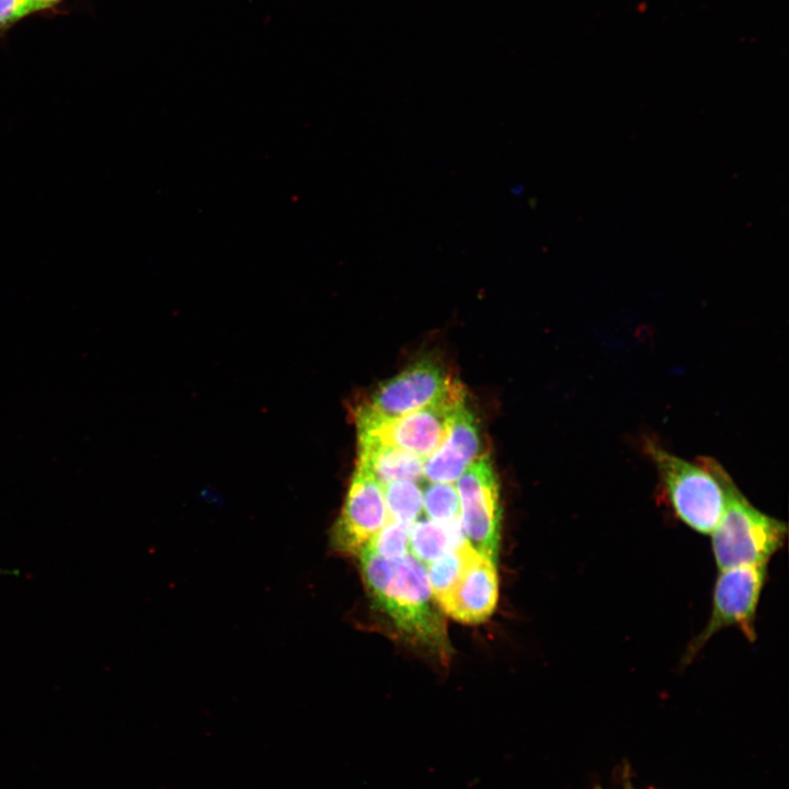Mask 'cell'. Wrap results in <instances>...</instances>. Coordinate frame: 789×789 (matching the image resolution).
<instances>
[{"label":"cell","mask_w":789,"mask_h":789,"mask_svg":"<svg viewBox=\"0 0 789 789\" xmlns=\"http://www.w3.org/2000/svg\"><path fill=\"white\" fill-rule=\"evenodd\" d=\"M357 556L363 581L377 608L408 639L446 658V628L426 567L411 553L388 560L367 546Z\"/></svg>","instance_id":"6da1fadb"},{"label":"cell","mask_w":789,"mask_h":789,"mask_svg":"<svg viewBox=\"0 0 789 789\" xmlns=\"http://www.w3.org/2000/svg\"><path fill=\"white\" fill-rule=\"evenodd\" d=\"M644 449L674 515L693 530L711 534L724 511L731 480L728 472L711 458L701 457L690 462L650 439Z\"/></svg>","instance_id":"7a4b0ae2"},{"label":"cell","mask_w":789,"mask_h":789,"mask_svg":"<svg viewBox=\"0 0 789 789\" xmlns=\"http://www.w3.org/2000/svg\"><path fill=\"white\" fill-rule=\"evenodd\" d=\"M711 536L719 570L767 564L785 544L787 526L756 508L731 479L724 511Z\"/></svg>","instance_id":"3957f363"},{"label":"cell","mask_w":789,"mask_h":789,"mask_svg":"<svg viewBox=\"0 0 789 789\" xmlns=\"http://www.w3.org/2000/svg\"><path fill=\"white\" fill-rule=\"evenodd\" d=\"M433 359H420L380 384L353 412L358 432L378 430L427 404L453 380Z\"/></svg>","instance_id":"277c9868"},{"label":"cell","mask_w":789,"mask_h":789,"mask_svg":"<svg viewBox=\"0 0 789 789\" xmlns=\"http://www.w3.org/2000/svg\"><path fill=\"white\" fill-rule=\"evenodd\" d=\"M766 579L767 564L720 570L713 586L709 619L687 647L683 665L690 663L706 643L724 628L737 627L748 641H755L756 613Z\"/></svg>","instance_id":"5b68a950"},{"label":"cell","mask_w":789,"mask_h":789,"mask_svg":"<svg viewBox=\"0 0 789 789\" xmlns=\"http://www.w3.org/2000/svg\"><path fill=\"white\" fill-rule=\"evenodd\" d=\"M465 537L479 554L498 563L502 510L490 457L482 454L457 480Z\"/></svg>","instance_id":"8992f818"},{"label":"cell","mask_w":789,"mask_h":789,"mask_svg":"<svg viewBox=\"0 0 789 789\" xmlns=\"http://www.w3.org/2000/svg\"><path fill=\"white\" fill-rule=\"evenodd\" d=\"M465 388L457 380L431 402L398 420L367 433L379 441L426 459L448 436L453 423L465 405Z\"/></svg>","instance_id":"52a82bcc"},{"label":"cell","mask_w":789,"mask_h":789,"mask_svg":"<svg viewBox=\"0 0 789 789\" xmlns=\"http://www.w3.org/2000/svg\"><path fill=\"white\" fill-rule=\"evenodd\" d=\"M388 521L382 484L369 471L356 466L330 534L332 550L342 556H357Z\"/></svg>","instance_id":"ba28073f"},{"label":"cell","mask_w":789,"mask_h":789,"mask_svg":"<svg viewBox=\"0 0 789 789\" xmlns=\"http://www.w3.org/2000/svg\"><path fill=\"white\" fill-rule=\"evenodd\" d=\"M498 597L496 563L476 551L453 590L436 603L457 621L479 624L492 615Z\"/></svg>","instance_id":"9c48e42d"},{"label":"cell","mask_w":789,"mask_h":789,"mask_svg":"<svg viewBox=\"0 0 789 789\" xmlns=\"http://www.w3.org/2000/svg\"><path fill=\"white\" fill-rule=\"evenodd\" d=\"M482 455L477 421L466 404L458 412L444 443L424 461V478L454 483Z\"/></svg>","instance_id":"30bf717a"},{"label":"cell","mask_w":789,"mask_h":789,"mask_svg":"<svg viewBox=\"0 0 789 789\" xmlns=\"http://www.w3.org/2000/svg\"><path fill=\"white\" fill-rule=\"evenodd\" d=\"M356 466L369 471L382 485L398 480L424 478V458L389 445L367 433H357Z\"/></svg>","instance_id":"8fae6325"},{"label":"cell","mask_w":789,"mask_h":789,"mask_svg":"<svg viewBox=\"0 0 789 789\" xmlns=\"http://www.w3.org/2000/svg\"><path fill=\"white\" fill-rule=\"evenodd\" d=\"M465 541L460 517L447 524L418 519L409 530V550L425 567Z\"/></svg>","instance_id":"7c38bea8"},{"label":"cell","mask_w":789,"mask_h":789,"mask_svg":"<svg viewBox=\"0 0 789 789\" xmlns=\"http://www.w3.org/2000/svg\"><path fill=\"white\" fill-rule=\"evenodd\" d=\"M382 487L389 521L411 527L423 511V490L418 481L398 480Z\"/></svg>","instance_id":"4fadbf2b"},{"label":"cell","mask_w":789,"mask_h":789,"mask_svg":"<svg viewBox=\"0 0 789 789\" xmlns=\"http://www.w3.org/2000/svg\"><path fill=\"white\" fill-rule=\"evenodd\" d=\"M474 552L465 541L428 565L427 576L436 602L453 590Z\"/></svg>","instance_id":"5bb4252c"},{"label":"cell","mask_w":789,"mask_h":789,"mask_svg":"<svg viewBox=\"0 0 789 789\" xmlns=\"http://www.w3.org/2000/svg\"><path fill=\"white\" fill-rule=\"evenodd\" d=\"M428 519L447 524L460 517L459 494L454 483L432 482L423 492Z\"/></svg>","instance_id":"9a60e30c"},{"label":"cell","mask_w":789,"mask_h":789,"mask_svg":"<svg viewBox=\"0 0 789 789\" xmlns=\"http://www.w3.org/2000/svg\"><path fill=\"white\" fill-rule=\"evenodd\" d=\"M409 530L403 524L388 521L366 546L385 559L397 560L409 553Z\"/></svg>","instance_id":"2e32d148"},{"label":"cell","mask_w":789,"mask_h":789,"mask_svg":"<svg viewBox=\"0 0 789 789\" xmlns=\"http://www.w3.org/2000/svg\"><path fill=\"white\" fill-rule=\"evenodd\" d=\"M44 10L35 0H0V36L24 18Z\"/></svg>","instance_id":"e0dca14e"},{"label":"cell","mask_w":789,"mask_h":789,"mask_svg":"<svg viewBox=\"0 0 789 789\" xmlns=\"http://www.w3.org/2000/svg\"><path fill=\"white\" fill-rule=\"evenodd\" d=\"M35 1H37L42 7H44L45 10H48L64 0H35Z\"/></svg>","instance_id":"ac0fdd59"},{"label":"cell","mask_w":789,"mask_h":789,"mask_svg":"<svg viewBox=\"0 0 789 789\" xmlns=\"http://www.w3.org/2000/svg\"><path fill=\"white\" fill-rule=\"evenodd\" d=\"M625 789H632V787L630 786V784H629V782H626V785H625Z\"/></svg>","instance_id":"d6986e66"},{"label":"cell","mask_w":789,"mask_h":789,"mask_svg":"<svg viewBox=\"0 0 789 789\" xmlns=\"http://www.w3.org/2000/svg\"><path fill=\"white\" fill-rule=\"evenodd\" d=\"M597 789H601V788H597Z\"/></svg>","instance_id":"ffe728a7"}]
</instances>
